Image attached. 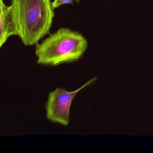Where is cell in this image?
<instances>
[{"label": "cell", "mask_w": 153, "mask_h": 153, "mask_svg": "<svg viewBox=\"0 0 153 153\" xmlns=\"http://www.w3.org/2000/svg\"><path fill=\"white\" fill-rule=\"evenodd\" d=\"M36 45L37 64L56 66L79 60L88 43L80 33L62 27Z\"/></svg>", "instance_id": "2"}, {"label": "cell", "mask_w": 153, "mask_h": 153, "mask_svg": "<svg viewBox=\"0 0 153 153\" xmlns=\"http://www.w3.org/2000/svg\"><path fill=\"white\" fill-rule=\"evenodd\" d=\"M73 1H76L77 3H79V0H54L52 2V7L54 9L58 8V7L64 4H71Z\"/></svg>", "instance_id": "5"}, {"label": "cell", "mask_w": 153, "mask_h": 153, "mask_svg": "<svg viewBox=\"0 0 153 153\" xmlns=\"http://www.w3.org/2000/svg\"><path fill=\"white\" fill-rule=\"evenodd\" d=\"M0 47L11 36L19 33L11 7L6 6L3 0H0Z\"/></svg>", "instance_id": "4"}, {"label": "cell", "mask_w": 153, "mask_h": 153, "mask_svg": "<svg viewBox=\"0 0 153 153\" xmlns=\"http://www.w3.org/2000/svg\"><path fill=\"white\" fill-rule=\"evenodd\" d=\"M10 5L19 36L31 46L50 33L55 16L51 0H12Z\"/></svg>", "instance_id": "1"}, {"label": "cell", "mask_w": 153, "mask_h": 153, "mask_svg": "<svg viewBox=\"0 0 153 153\" xmlns=\"http://www.w3.org/2000/svg\"><path fill=\"white\" fill-rule=\"evenodd\" d=\"M96 78L92 79L76 90L68 91L58 88L48 95L45 105L46 118L51 122L67 126L69 123L70 111L73 99L79 91L94 83Z\"/></svg>", "instance_id": "3"}]
</instances>
